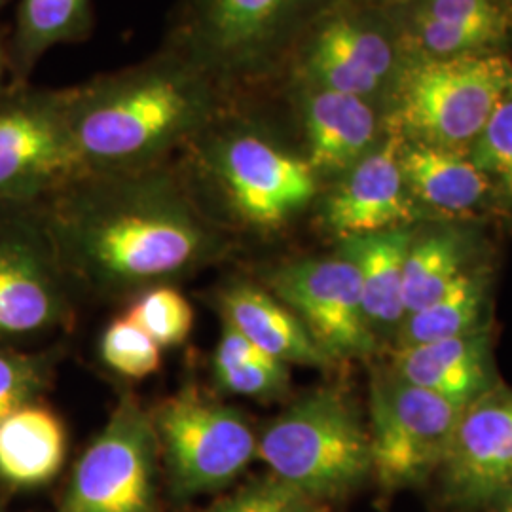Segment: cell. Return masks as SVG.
<instances>
[{"label":"cell","instance_id":"6da1fadb","mask_svg":"<svg viewBox=\"0 0 512 512\" xmlns=\"http://www.w3.org/2000/svg\"><path fill=\"white\" fill-rule=\"evenodd\" d=\"M44 219L55 256L95 281L126 287L181 274L220 247L198 205L160 169L82 171Z\"/></svg>","mask_w":512,"mask_h":512},{"label":"cell","instance_id":"7a4b0ae2","mask_svg":"<svg viewBox=\"0 0 512 512\" xmlns=\"http://www.w3.org/2000/svg\"><path fill=\"white\" fill-rule=\"evenodd\" d=\"M228 109V95L173 50L69 90V128L84 171L148 167Z\"/></svg>","mask_w":512,"mask_h":512},{"label":"cell","instance_id":"3957f363","mask_svg":"<svg viewBox=\"0 0 512 512\" xmlns=\"http://www.w3.org/2000/svg\"><path fill=\"white\" fill-rule=\"evenodd\" d=\"M256 456L275 478L321 503L372 475L370 435L336 389L311 391L270 421L256 439Z\"/></svg>","mask_w":512,"mask_h":512},{"label":"cell","instance_id":"277c9868","mask_svg":"<svg viewBox=\"0 0 512 512\" xmlns=\"http://www.w3.org/2000/svg\"><path fill=\"white\" fill-rule=\"evenodd\" d=\"M228 109L192 139L200 164L236 219L275 230L315 198L319 177L306 158L279 147Z\"/></svg>","mask_w":512,"mask_h":512},{"label":"cell","instance_id":"5b68a950","mask_svg":"<svg viewBox=\"0 0 512 512\" xmlns=\"http://www.w3.org/2000/svg\"><path fill=\"white\" fill-rule=\"evenodd\" d=\"M512 97V65L501 55L461 54L416 65L401 84L399 126L420 143H475L492 114Z\"/></svg>","mask_w":512,"mask_h":512},{"label":"cell","instance_id":"8992f818","mask_svg":"<svg viewBox=\"0 0 512 512\" xmlns=\"http://www.w3.org/2000/svg\"><path fill=\"white\" fill-rule=\"evenodd\" d=\"M302 0H188L169 50L230 95L268 69Z\"/></svg>","mask_w":512,"mask_h":512},{"label":"cell","instance_id":"52a82bcc","mask_svg":"<svg viewBox=\"0 0 512 512\" xmlns=\"http://www.w3.org/2000/svg\"><path fill=\"white\" fill-rule=\"evenodd\" d=\"M173 488L198 495L230 484L256 456V437L236 408L196 389L167 399L152 414Z\"/></svg>","mask_w":512,"mask_h":512},{"label":"cell","instance_id":"ba28073f","mask_svg":"<svg viewBox=\"0 0 512 512\" xmlns=\"http://www.w3.org/2000/svg\"><path fill=\"white\" fill-rule=\"evenodd\" d=\"M82 171L69 128V90L0 97V205H27Z\"/></svg>","mask_w":512,"mask_h":512},{"label":"cell","instance_id":"9c48e42d","mask_svg":"<svg viewBox=\"0 0 512 512\" xmlns=\"http://www.w3.org/2000/svg\"><path fill=\"white\" fill-rule=\"evenodd\" d=\"M465 406L401 378L372 385V475L384 490L418 484L440 467Z\"/></svg>","mask_w":512,"mask_h":512},{"label":"cell","instance_id":"30bf717a","mask_svg":"<svg viewBox=\"0 0 512 512\" xmlns=\"http://www.w3.org/2000/svg\"><path fill=\"white\" fill-rule=\"evenodd\" d=\"M158 448L152 414L122 401L78 459L57 512H152Z\"/></svg>","mask_w":512,"mask_h":512},{"label":"cell","instance_id":"8fae6325","mask_svg":"<svg viewBox=\"0 0 512 512\" xmlns=\"http://www.w3.org/2000/svg\"><path fill=\"white\" fill-rule=\"evenodd\" d=\"M272 289L332 363L374 353L376 334L366 319L359 274L342 253L275 270Z\"/></svg>","mask_w":512,"mask_h":512},{"label":"cell","instance_id":"7c38bea8","mask_svg":"<svg viewBox=\"0 0 512 512\" xmlns=\"http://www.w3.org/2000/svg\"><path fill=\"white\" fill-rule=\"evenodd\" d=\"M55 260L44 220L0 219V340L33 336L61 319Z\"/></svg>","mask_w":512,"mask_h":512},{"label":"cell","instance_id":"4fadbf2b","mask_svg":"<svg viewBox=\"0 0 512 512\" xmlns=\"http://www.w3.org/2000/svg\"><path fill=\"white\" fill-rule=\"evenodd\" d=\"M448 494L484 505L512 484V391L488 389L461 412L440 463Z\"/></svg>","mask_w":512,"mask_h":512},{"label":"cell","instance_id":"5bb4252c","mask_svg":"<svg viewBox=\"0 0 512 512\" xmlns=\"http://www.w3.org/2000/svg\"><path fill=\"white\" fill-rule=\"evenodd\" d=\"M403 133L395 129L384 145L372 148L330 192L323 217L330 232L340 239L368 236L406 228L418 211L404 183L401 154Z\"/></svg>","mask_w":512,"mask_h":512},{"label":"cell","instance_id":"9a60e30c","mask_svg":"<svg viewBox=\"0 0 512 512\" xmlns=\"http://www.w3.org/2000/svg\"><path fill=\"white\" fill-rule=\"evenodd\" d=\"M395 54L387 38L355 14L325 19L304 54L308 84L368 99L389 76Z\"/></svg>","mask_w":512,"mask_h":512},{"label":"cell","instance_id":"2e32d148","mask_svg":"<svg viewBox=\"0 0 512 512\" xmlns=\"http://www.w3.org/2000/svg\"><path fill=\"white\" fill-rule=\"evenodd\" d=\"M308 164L319 175H342L374 148L378 120L368 99L308 84L302 99Z\"/></svg>","mask_w":512,"mask_h":512},{"label":"cell","instance_id":"e0dca14e","mask_svg":"<svg viewBox=\"0 0 512 512\" xmlns=\"http://www.w3.org/2000/svg\"><path fill=\"white\" fill-rule=\"evenodd\" d=\"M395 376L467 406L490 389V336L482 329L463 336L397 349Z\"/></svg>","mask_w":512,"mask_h":512},{"label":"cell","instance_id":"ac0fdd59","mask_svg":"<svg viewBox=\"0 0 512 512\" xmlns=\"http://www.w3.org/2000/svg\"><path fill=\"white\" fill-rule=\"evenodd\" d=\"M226 325L275 361L289 365L329 366V357L283 302L251 285H234L222 294Z\"/></svg>","mask_w":512,"mask_h":512},{"label":"cell","instance_id":"d6986e66","mask_svg":"<svg viewBox=\"0 0 512 512\" xmlns=\"http://www.w3.org/2000/svg\"><path fill=\"white\" fill-rule=\"evenodd\" d=\"M67 433L42 404H25L0 421V480L14 488H38L61 471Z\"/></svg>","mask_w":512,"mask_h":512},{"label":"cell","instance_id":"ffe728a7","mask_svg":"<svg viewBox=\"0 0 512 512\" xmlns=\"http://www.w3.org/2000/svg\"><path fill=\"white\" fill-rule=\"evenodd\" d=\"M414 236L406 228L342 239V255L359 274L370 327L401 325L404 319L403 277Z\"/></svg>","mask_w":512,"mask_h":512},{"label":"cell","instance_id":"44dd1931","mask_svg":"<svg viewBox=\"0 0 512 512\" xmlns=\"http://www.w3.org/2000/svg\"><path fill=\"white\" fill-rule=\"evenodd\" d=\"M404 183L418 200L444 213H467L490 190V177L459 150L427 143L404 145Z\"/></svg>","mask_w":512,"mask_h":512},{"label":"cell","instance_id":"7402d4cb","mask_svg":"<svg viewBox=\"0 0 512 512\" xmlns=\"http://www.w3.org/2000/svg\"><path fill=\"white\" fill-rule=\"evenodd\" d=\"M93 27L92 0H21L14 38L19 76L59 44L80 42Z\"/></svg>","mask_w":512,"mask_h":512},{"label":"cell","instance_id":"603a6c76","mask_svg":"<svg viewBox=\"0 0 512 512\" xmlns=\"http://www.w3.org/2000/svg\"><path fill=\"white\" fill-rule=\"evenodd\" d=\"M484 302V279L463 272L439 298L404 315L399 330V349L448 340L480 329L478 319Z\"/></svg>","mask_w":512,"mask_h":512},{"label":"cell","instance_id":"cb8c5ba5","mask_svg":"<svg viewBox=\"0 0 512 512\" xmlns=\"http://www.w3.org/2000/svg\"><path fill=\"white\" fill-rule=\"evenodd\" d=\"M213 368L222 389L243 397H272L289 384L287 365L262 353L230 325L222 332Z\"/></svg>","mask_w":512,"mask_h":512},{"label":"cell","instance_id":"d4e9b609","mask_svg":"<svg viewBox=\"0 0 512 512\" xmlns=\"http://www.w3.org/2000/svg\"><path fill=\"white\" fill-rule=\"evenodd\" d=\"M463 247L452 234L414 241L404 264V315L439 298L463 274Z\"/></svg>","mask_w":512,"mask_h":512},{"label":"cell","instance_id":"484cf974","mask_svg":"<svg viewBox=\"0 0 512 512\" xmlns=\"http://www.w3.org/2000/svg\"><path fill=\"white\" fill-rule=\"evenodd\" d=\"M160 348L183 344L194 327V310L183 294L171 287H156L143 294L126 313Z\"/></svg>","mask_w":512,"mask_h":512},{"label":"cell","instance_id":"4316f807","mask_svg":"<svg viewBox=\"0 0 512 512\" xmlns=\"http://www.w3.org/2000/svg\"><path fill=\"white\" fill-rule=\"evenodd\" d=\"M101 357L114 372L133 380L148 378L162 366V348L126 315L105 330Z\"/></svg>","mask_w":512,"mask_h":512},{"label":"cell","instance_id":"83f0119b","mask_svg":"<svg viewBox=\"0 0 512 512\" xmlns=\"http://www.w3.org/2000/svg\"><path fill=\"white\" fill-rule=\"evenodd\" d=\"M50 366L44 355L0 349V421L37 401L50 382Z\"/></svg>","mask_w":512,"mask_h":512},{"label":"cell","instance_id":"f1b7e54d","mask_svg":"<svg viewBox=\"0 0 512 512\" xmlns=\"http://www.w3.org/2000/svg\"><path fill=\"white\" fill-rule=\"evenodd\" d=\"M471 158L512 200V97L499 105L476 137Z\"/></svg>","mask_w":512,"mask_h":512},{"label":"cell","instance_id":"f546056e","mask_svg":"<svg viewBox=\"0 0 512 512\" xmlns=\"http://www.w3.org/2000/svg\"><path fill=\"white\" fill-rule=\"evenodd\" d=\"M207 512H325V509L321 501L272 476L249 484Z\"/></svg>","mask_w":512,"mask_h":512},{"label":"cell","instance_id":"4dcf8cb0","mask_svg":"<svg viewBox=\"0 0 512 512\" xmlns=\"http://www.w3.org/2000/svg\"><path fill=\"white\" fill-rule=\"evenodd\" d=\"M418 18L478 29L495 38L503 33V19L490 0H425Z\"/></svg>","mask_w":512,"mask_h":512},{"label":"cell","instance_id":"1f68e13d","mask_svg":"<svg viewBox=\"0 0 512 512\" xmlns=\"http://www.w3.org/2000/svg\"><path fill=\"white\" fill-rule=\"evenodd\" d=\"M6 63H8V57L4 54V50L0 48V82H2V76L6 73Z\"/></svg>","mask_w":512,"mask_h":512},{"label":"cell","instance_id":"d6a6232c","mask_svg":"<svg viewBox=\"0 0 512 512\" xmlns=\"http://www.w3.org/2000/svg\"><path fill=\"white\" fill-rule=\"evenodd\" d=\"M503 512H512V495L509 497V501H507V505H505Z\"/></svg>","mask_w":512,"mask_h":512},{"label":"cell","instance_id":"836d02e7","mask_svg":"<svg viewBox=\"0 0 512 512\" xmlns=\"http://www.w3.org/2000/svg\"><path fill=\"white\" fill-rule=\"evenodd\" d=\"M0 2H2V0H0Z\"/></svg>","mask_w":512,"mask_h":512}]
</instances>
